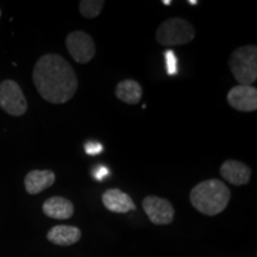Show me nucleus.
Masks as SVG:
<instances>
[{
    "label": "nucleus",
    "mask_w": 257,
    "mask_h": 257,
    "mask_svg": "<svg viewBox=\"0 0 257 257\" xmlns=\"http://www.w3.org/2000/svg\"><path fill=\"white\" fill-rule=\"evenodd\" d=\"M163 4H165V5H167V6H168V5H170V4H172V2H170V0H163Z\"/></svg>",
    "instance_id": "obj_20"
},
{
    "label": "nucleus",
    "mask_w": 257,
    "mask_h": 257,
    "mask_svg": "<svg viewBox=\"0 0 257 257\" xmlns=\"http://www.w3.org/2000/svg\"><path fill=\"white\" fill-rule=\"evenodd\" d=\"M55 182V174L51 170H31L24 179L25 189L29 194L35 195L49 188Z\"/></svg>",
    "instance_id": "obj_11"
},
{
    "label": "nucleus",
    "mask_w": 257,
    "mask_h": 257,
    "mask_svg": "<svg viewBox=\"0 0 257 257\" xmlns=\"http://www.w3.org/2000/svg\"><path fill=\"white\" fill-rule=\"evenodd\" d=\"M108 174H110V170H108L107 168H106L105 166H98L96 168L93 170V176L96 180H104L106 176H108Z\"/></svg>",
    "instance_id": "obj_18"
},
{
    "label": "nucleus",
    "mask_w": 257,
    "mask_h": 257,
    "mask_svg": "<svg viewBox=\"0 0 257 257\" xmlns=\"http://www.w3.org/2000/svg\"><path fill=\"white\" fill-rule=\"evenodd\" d=\"M193 207L205 216H217L226 208L231 192L223 181L210 179L195 185L189 194Z\"/></svg>",
    "instance_id": "obj_2"
},
{
    "label": "nucleus",
    "mask_w": 257,
    "mask_h": 257,
    "mask_svg": "<svg viewBox=\"0 0 257 257\" xmlns=\"http://www.w3.org/2000/svg\"><path fill=\"white\" fill-rule=\"evenodd\" d=\"M0 107L11 115L24 114L28 110L27 99L21 86L14 80H4L0 82Z\"/></svg>",
    "instance_id": "obj_5"
},
{
    "label": "nucleus",
    "mask_w": 257,
    "mask_h": 257,
    "mask_svg": "<svg viewBox=\"0 0 257 257\" xmlns=\"http://www.w3.org/2000/svg\"><path fill=\"white\" fill-rule=\"evenodd\" d=\"M229 66L239 85L252 86L257 79V48L244 46L236 49L231 54Z\"/></svg>",
    "instance_id": "obj_3"
},
{
    "label": "nucleus",
    "mask_w": 257,
    "mask_h": 257,
    "mask_svg": "<svg viewBox=\"0 0 257 257\" xmlns=\"http://www.w3.org/2000/svg\"><path fill=\"white\" fill-rule=\"evenodd\" d=\"M101 200L104 206L114 213H127V212L136 210V205L130 195L118 188L107 189L102 194Z\"/></svg>",
    "instance_id": "obj_9"
},
{
    "label": "nucleus",
    "mask_w": 257,
    "mask_h": 257,
    "mask_svg": "<svg viewBox=\"0 0 257 257\" xmlns=\"http://www.w3.org/2000/svg\"><path fill=\"white\" fill-rule=\"evenodd\" d=\"M220 174L230 184L243 186L250 181L251 169L239 161L227 160L220 167Z\"/></svg>",
    "instance_id": "obj_10"
},
{
    "label": "nucleus",
    "mask_w": 257,
    "mask_h": 257,
    "mask_svg": "<svg viewBox=\"0 0 257 257\" xmlns=\"http://www.w3.org/2000/svg\"><path fill=\"white\" fill-rule=\"evenodd\" d=\"M37 92L51 104L69 101L78 89V78L69 62L57 54H47L37 61L32 72Z\"/></svg>",
    "instance_id": "obj_1"
},
{
    "label": "nucleus",
    "mask_w": 257,
    "mask_h": 257,
    "mask_svg": "<svg viewBox=\"0 0 257 257\" xmlns=\"http://www.w3.org/2000/svg\"><path fill=\"white\" fill-rule=\"evenodd\" d=\"M104 0H82L80 2V14L87 19L98 17L100 15L102 8H104Z\"/></svg>",
    "instance_id": "obj_15"
},
{
    "label": "nucleus",
    "mask_w": 257,
    "mask_h": 257,
    "mask_svg": "<svg viewBox=\"0 0 257 257\" xmlns=\"http://www.w3.org/2000/svg\"><path fill=\"white\" fill-rule=\"evenodd\" d=\"M188 4L189 5H197L198 4V2H197V0H188Z\"/></svg>",
    "instance_id": "obj_19"
},
{
    "label": "nucleus",
    "mask_w": 257,
    "mask_h": 257,
    "mask_svg": "<svg viewBox=\"0 0 257 257\" xmlns=\"http://www.w3.org/2000/svg\"><path fill=\"white\" fill-rule=\"evenodd\" d=\"M47 238L56 245L68 246L79 242L81 238V231L79 227L70 225H56L49 230Z\"/></svg>",
    "instance_id": "obj_13"
},
{
    "label": "nucleus",
    "mask_w": 257,
    "mask_h": 257,
    "mask_svg": "<svg viewBox=\"0 0 257 257\" xmlns=\"http://www.w3.org/2000/svg\"><path fill=\"white\" fill-rule=\"evenodd\" d=\"M43 213L53 219H69L74 213V205L72 201L63 197H51L44 201L42 206Z\"/></svg>",
    "instance_id": "obj_12"
},
{
    "label": "nucleus",
    "mask_w": 257,
    "mask_h": 257,
    "mask_svg": "<svg viewBox=\"0 0 257 257\" xmlns=\"http://www.w3.org/2000/svg\"><path fill=\"white\" fill-rule=\"evenodd\" d=\"M85 152L88 155H98L102 152V146L98 142H93V141H89L85 144Z\"/></svg>",
    "instance_id": "obj_17"
},
{
    "label": "nucleus",
    "mask_w": 257,
    "mask_h": 257,
    "mask_svg": "<svg viewBox=\"0 0 257 257\" xmlns=\"http://www.w3.org/2000/svg\"><path fill=\"white\" fill-rule=\"evenodd\" d=\"M166 57V66H167V73L169 75H174L178 73V59L174 55L173 50H167L165 53Z\"/></svg>",
    "instance_id": "obj_16"
},
{
    "label": "nucleus",
    "mask_w": 257,
    "mask_h": 257,
    "mask_svg": "<svg viewBox=\"0 0 257 257\" xmlns=\"http://www.w3.org/2000/svg\"><path fill=\"white\" fill-rule=\"evenodd\" d=\"M142 86L135 80H123L115 87V96L128 105H136L142 98Z\"/></svg>",
    "instance_id": "obj_14"
},
{
    "label": "nucleus",
    "mask_w": 257,
    "mask_h": 257,
    "mask_svg": "<svg viewBox=\"0 0 257 257\" xmlns=\"http://www.w3.org/2000/svg\"><path fill=\"white\" fill-rule=\"evenodd\" d=\"M66 47L70 56L78 63H87L95 55L93 38L83 31H73L66 38Z\"/></svg>",
    "instance_id": "obj_6"
},
{
    "label": "nucleus",
    "mask_w": 257,
    "mask_h": 257,
    "mask_svg": "<svg viewBox=\"0 0 257 257\" xmlns=\"http://www.w3.org/2000/svg\"><path fill=\"white\" fill-rule=\"evenodd\" d=\"M227 102L231 107L240 112L257 110V88L253 86L237 85L227 93Z\"/></svg>",
    "instance_id": "obj_8"
},
{
    "label": "nucleus",
    "mask_w": 257,
    "mask_h": 257,
    "mask_svg": "<svg viewBox=\"0 0 257 257\" xmlns=\"http://www.w3.org/2000/svg\"><path fill=\"white\" fill-rule=\"evenodd\" d=\"M142 206L149 219L156 225L170 224L174 219V207L167 199L149 195L144 199Z\"/></svg>",
    "instance_id": "obj_7"
},
{
    "label": "nucleus",
    "mask_w": 257,
    "mask_h": 257,
    "mask_svg": "<svg viewBox=\"0 0 257 257\" xmlns=\"http://www.w3.org/2000/svg\"><path fill=\"white\" fill-rule=\"evenodd\" d=\"M155 37L161 46H182L194 40L195 30L187 21L174 17L167 19L160 25Z\"/></svg>",
    "instance_id": "obj_4"
},
{
    "label": "nucleus",
    "mask_w": 257,
    "mask_h": 257,
    "mask_svg": "<svg viewBox=\"0 0 257 257\" xmlns=\"http://www.w3.org/2000/svg\"><path fill=\"white\" fill-rule=\"evenodd\" d=\"M0 17H2V10H0Z\"/></svg>",
    "instance_id": "obj_21"
}]
</instances>
